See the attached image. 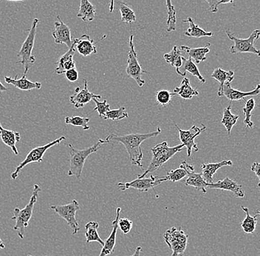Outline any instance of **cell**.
I'll return each instance as SVG.
<instances>
[{
    "label": "cell",
    "instance_id": "cell-1",
    "mask_svg": "<svg viewBox=\"0 0 260 256\" xmlns=\"http://www.w3.org/2000/svg\"><path fill=\"white\" fill-rule=\"evenodd\" d=\"M161 132L160 127H157L155 132L146 133V134H129L126 135L118 136L116 134H110L105 140H102L104 143L107 142H121L124 145L128 154L132 164L137 165L141 169H144L142 165L143 152L141 144L144 141L152 137H157Z\"/></svg>",
    "mask_w": 260,
    "mask_h": 256
},
{
    "label": "cell",
    "instance_id": "cell-36",
    "mask_svg": "<svg viewBox=\"0 0 260 256\" xmlns=\"http://www.w3.org/2000/svg\"><path fill=\"white\" fill-rule=\"evenodd\" d=\"M255 108V100L253 98L247 100L245 101V106L243 108L244 115H245V120H244V124L246 126L247 128L253 127V123L251 121L252 111Z\"/></svg>",
    "mask_w": 260,
    "mask_h": 256
},
{
    "label": "cell",
    "instance_id": "cell-8",
    "mask_svg": "<svg viewBox=\"0 0 260 256\" xmlns=\"http://www.w3.org/2000/svg\"><path fill=\"white\" fill-rule=\"evenodd\" d=\"M229 40L235 42V45L230 48L231 53L232 54L236 53H253V54L259 56V51L255 48V42L259 38V30H255L250 35L248 39H239L235 36L234 33H231L230 30L225 31Z\"/></svg>",
    "mask_w": 260,
    "mask_h": 256
},
{
    "label": "cell",
    "instance_id": "cell-33",
    "mask_svg": "<svg viewBox=\"0 0 260 256\" xmlns=\"http://www.w3.org/2000/svg\"><path fill=\"white\" fill-rule=\"evenodd\" d=\"M187 176V173L185 168L180 165V168L177 169L172 170L167 172V176H158V182L160 184L166 182V181H172V182H177L182 180Z\"/></svg>",
    "mask_w": 260,
    "mask_h": 256
},
{
    "label": "cell",
    "instance_id": "cell-9",
    "mask_svg": "<svg viewBox=\"0 0 260 256\" xmlns=\"http://www.w3.org/2000/svg\"><path fill=\"white\" fill-rule=\"evenodd\" d=\"M50 208L54 210L57 214L59 215L68 223L70 228L72 229L73 235H76L79 233L80 228H79V223L76 220V212L80 209V207H79V204L77 200L73 199L67 205H52Z\"/></svg>",
    "mask_w": 260,
    "mask_h": 256
},
{
    "label": "cell",
    "instance_id": "cell-23",
    "mask_svg": "<svg viewBox=\"0 0 260 256\" xmlns=\"http://www.w3.org/2000/svg\"><path fill=\"white\" fill-rule=\"evenodd\" d=\"M0 137H1L3 143L6 144V145L12 149L16 155H19L16 143L21 140L20 133L4 129L0 123Z\"/></svg>",
    "mask_w": 260,
    "mask_h": 256
},
{
    "label": "cell",
    "instance_id": "cell-27",
    "mask_svg": "<svg viewBox=\"0 0 260 256\" xmlns=\"http://www.w3.org/2000/svg\"><path fill=\"white\" fill-rule=\"evenodd\" d=\"M164 59L167 64L174 66L176 69L177 74H178L179 69L183 64V52L180 49V47L175 46L170 53H166L164 56Z\"/></svg>",
    "mask_w": 260,
    "mask_h": 256
},
{
    "label": "cell",
    "instance_id": "cell-39",
    "mask_svg": "<svg viewBox=\"0 0 260 256\" xmlns=\"http://www.w3.org/2000/svg\"><path fill=\"white\" fill-rule=\"evenodd\" d=\"M128 118L127 112L125 106H121L118 109L110 110L105 116V120H112V121H121L122 119Z\"/></svg>",
    "mask_w": 260,
    "mask_h": 256
},
{
    "label": "cell",
    "instance_id": "cell-18",
    "mask_svg": "<svg viewBox=\"0 0 260 256\" xmlns=\"http://www.w3.org/2000/svg\"><path fill=\"white\" fill-rule=\"evenodd\" d=\"M73 43L74 44L75 49L84 57L97 53L93 40L87 34H83L79 39H74Z\"/></svg>",
    "mask_w": 260,
    "mask_h": 256
},
{
    "label": "cell",
    "instance_id": "cell-45",
    "mask_svg": "<svg viewBox=\"0 0 260 256\" xmlns=\"http://www.w3.org/2000/svg\"><path fill=\"white\" fill-rule=\"evenodd\" d=\"M259 168L260 165L259 163H253L251 165V171L254 172V174L256 175L259 179H260Z\"/></svg>",
    "mask_w": 260,
    "mask_h": 256
},
{
    "label": "cell",
    "instance_id": "cell-47",
    "mask_svg": "<svg viewBox=\"0 0 260 256\" xmlns=\"http://www.w3.org/2000/svg\"><path fill=\"white\" fill-rule=\"evenodd\" d=\"M7 87H5V86L2 84L1 82H0V92H6L7 91Z\"/></svg>",
    "mask_w": 260,
    "mask_h": 256
},
{
    "label": "cell",
    "instance_id": "cell-43",
    "mask_svg": "<svg viewBox=\"0 0 260 256\" xmlns=\"http://www.w3.org/2000/svg\"><path fill=\"white\" fill-rule=\"evenodd\" d=\"M206 3L209 4V9L208 11H211L212 13H217L218 11V6L221 4H229V3H232V0H208Z\"/></svg>",
    "mask_w": 260,
    "mask_h": 256
},
{
    "label": "cell",
    "instance_id": "cell-31",
    "mask_svg": "<svg viewBox=\"0 0 260 256\" xmlns=\"http://www.w3.org/2000/svg\"><path fill=\"white\" fill-rule=\"evenodd\" d=\"M183 23H188L190 25L189 28L184 33L186 36L202 38V37H211L214 35L212 32H206V30L194 24V21L191 17L187 18L186 20H183Z\"/></svg>",
    "mask_w": 260,
    "mask_h": 256
},
{
    "label": "cell",
    "instance_id": "cell-40",
    "mask_svg": "<svg viewBox=\"0 0 260 256\" xmlns=\"http://www.w3.org/2000/svg\"><path fill=\"white\" fill-rule=\"evenodd\" d=\"M174 95H175L173 92H171L168 90H159L155 94L156 101L162 106H167L170 103Z\"/></svg>",
    "mask_w": 260,
    "mask_h": 256
},
{
    "label": "cell",
    "instance_id": "cell-30",
    "mask_svg": "<svg viewBox=\"0 0 260 256\" xmlns=\"http://www.w3.org/2000/svg\"><path fill=\"white\" fill-rule=\"evenodd\" d=\"M96 10L95 6L91 4L88 0H81L80 8L77 17L84 22H92L95 19Z\"/></svg>",
    "mask_w": 260,
    "mask_h": 256
},
{
    "label": "cell",
    "instance_id": "cell-32",
    "mask_svg": "<svg viewBox=\"0 0 260 256\" xmlns=\"http://www.w3.org/2000/svg\"><path fill=\"white\" fill-rule=\"evenodd\" d=\"M99 224L96 222H89L85 225V236L87 243L98 242L103 247L105 241L101 239L98 233Z\"/></svg>",
    "mask_w": 260,
    "mask_h": 256
},
{
    "label": "cell",
    "instance_id": "cell-19",
    "mask_svg": "<svg viewBox=\"0 0 260 256\" xmlns=\"http://www.w3.org/2000/svg\"><path fill=\"white\" fill-rule=\"evenodd\" d=\"M75 53H76V49H75L74 44L73 43V46L57 61V66L55 69V72L56 74H64L67 71L76 68V61L73 59Z\"/></svg>",
    "mask_w": 260,
    "mask_h": 256
},
{
    "label": "cell",
    "instance_id": "cell-46",
    "mask_svg": "<svg viewBox=\"0 0 260 256\" xmlns=\"http://www.w3.org/2000/svg\"><path fill=\"white\" fill-rule=\"evenodd\" d=\"M141 252H142V248L141 247H138L136 248V250H135L134 253L130 256H140V255H141Z\"/></svg>",
    "mask_w": 260,
    "mask_h": 256
},
{
    "label": "cell",
    "instance_id": "cell-21",
    "mask_svg": "<svg viewBox=\"0 0 260 256\" xmlns=\"http://www.w3.org/2000/svg\"><path fill=\"white\" fill-rule=\"evenodd\" d=\"M233 165L231 160H222L217 163H206L201 165L202 168V176L203 179L206 181L208 184H211L213 182V177L214 174L217 173L219 168L224 166H232Z\"/></svg>",
    "mask_w": 260,
    "mask_h": 256
},
{
    "label": "cell",
    "instance_id": "cell-34",
    "mask_svg": "<svg viewBox=\"0 0 260 256\" xmlns=\"http://www.w3.org/2000/svg\"><path fill=\"white\" fill-rule=\"evenodd\" d=\"M239 116H235L232 113V105L229 104L226 108L224 109L223 116H222L221 124L225 126L228 134H230L232 132V128L237 124L238 121Z\"/></svg>",
    "mask_w": 260,
    "mask_h": 256
},
{
    "label": "cell",
    "instance_id": "cell-25",
    "mask_svg": "<svg viewBox=\"0 0 260 256\" xmlns=\"http://www.w3.org/2000/svg\"><path fill=\"white\" fill-rule=\"evenodd\" d=\"M173 93L175 95H179L184 100L191 99L193 97L199 95V92L197 91L196 89L191 87L189 80L187 78L183 79L180 87H175Z\"/></svg>",
    "mask_w": 260,
    "mask_h": 256
},
{
    "label": "cell",
    "instance_id": "cell-44",
    "mask_svg": "<svg viewBox=\"0 0 260 256\" xmlns=\"http://www.w3.org/2000/svg\"><path fill=\"white\" fill-rule=\"evenodd\" d=\"M65 76H66L67 79H68L69 82H75L79 79V71H78L76 68H74V69H70V70L67 71V72H65Z\"/></svg>",
    "mask_w": 260,
    "mask_h": 256
},
{
    "label": "cell",
    "instance_id": "cell-3",
    "mask_svg": "<svg viewBox=\"0 0 260 256\" xmlns=\"http://www.w3.org/2000/svg\"><path fill=\"white\" fill-rule=\"evenodd\" d=\"M103 144L102 139H99L96 143L94 144L92 147L82 149V150L75 149L71 144H69L68 147H69L71 158H70L68 176H75L77 179H80L86 160L89 155L97 152Z\"/></svg>",
    "mask_w": 260,
    "mask_h": 256
},
{
    "label": "cell",
    "instance_id": "cell-35",
    "mask_svg": "<svg viewBox=\"0 0 260 256\" xmlns=\"http://www.w3.org/2000/svg\"><path fill=\"white\" fill-rule=\"evenodd\" d=\"M118 4L119 5V11L121 14V21L125 23H133L136 22V16L134 11L129 7L127 4L124 3L119 2Z\"/></svg>",
    "mask_w": 260,
    "mask_h": 256
},
{
    "label": "cell",
    "instance_id": "cell-29",
    "mask_svg": "<svg viewBox=\"0 0 260 256\" xmlns=\"http://www.w3.org/2000/svg\"><path fill=\"white\" fill-rule=\"evenodd\" d=\"M241 208L246 214V216L240 224L242 229L245 233L253 234V233H254L255 230H256V224H257L258 218L259 216V211L257 210L256 215L254 216H251L250 215L249 209L248 207L241 206Z\"/></svg>",
    "mask_w": 260,
    "mask_h": 256
},
{
    "label": "cell",
    "instance_id": "cell-17",
    "mask_svg": "<svg viewBox=\"0 0 260 256\" xmlns=\"http://www.w3.org/2000/svg\"><path fill=\"white\" fill-rule=\"evenodd\" d=\"M121 207L116 208V217L115 220L112 223V231L110 236H108L107 240L105 241V244L102 247V251L99 256H107L111 255L114 252L115 244H116L117 232L118 229V220L120 218V213H121Z\"/></svg>",
    "mask_w": 260,
    "mask_h": 256
},
{
    "label": "cell",
    "instance_id": "cell-48",
    "mask_svg": "<svg viewBox=\"0 0 260 256\" xmlns=\"http://www.w3.org/2000/svg\"><path fill=\"white\" fill-rule=\"evenodd\" d=\"M6 248V245H5L4 242H3V240L0 239V249H3Z\"/></svg>",
    "mask_w": 260,
    "mask_h": 256
},
{
    "label": "cell",
    "instance_id": "cell-49",
    "mask_svg": "<svg viewBox=\"0 0 260 256\" xmlns=\"http://www.w3.org/2000/svg\"><path fill=\"white\" fill-rule=\"evenodd\" d=\"M27 256H32V255H27Z\"/></svg>",
    "mask_w": 260,
    "mask_h": 256
},
{
    "label": "cell",
    "instance_id": "cell-22",
    "mask_svg": "<svg viewBox=\"0 0 260 256\" xmlns=\"http://www.w3.org/2000/svg\"><path fill=\"white\" fill-rule=\"evenodd\" d=\"M17 77V76H16ZM12 79L9 76L5 77V81L8 84L14 86L16 88L22 91H30V90H40L42 88V84L40 82H32L26 78L25 76H22L20 79Z\"/></svg>",
    "mask_w": 260,
    "mask_h": 256
},
{
    "label": "cell",
    "instance_id": "cell-12",
    "mask_svg": "<svg viewBox=\"0 0 260 256\" xmlns=\"http://www.w3.org/2000/svg\"><path fill=\"white\" fill-rule=\"evenodd\" d=\"M160 185L158 182V176H154L151 175L149 178H136L134 180L129 182H119L118 184L120 190L124 191L129 189H134L136 190L147 192L150 189H154V187Z\"/></svg>",
    "mask_w": 260,
    "mask_h": 256
},
{
    "label": "cell",
    "instance_id": "cell-14",
    "mask_svg": "<svg viewBox=\"0 0 260 256\" xmlns=\"http://www.w3.org/2000/svg\"><path fill=\"white\" fill-rule=\"evenodd\" d=\"M58 21L55 22V30L52 33L55 42L58 45L64 44L68 48L73 46L72 38H71V29L66 24L64 23L59 16H57Z\"/></svg>",
    "mask_w": 260,
    "mask_h": 256
},
{
    "label": "cell",
    "instance_id": "cell-26",
    "mask_svg": "<svg viewBox=\"0 0 260 256\" xmlns=\"http://www.w3.org/2000/svg\"><path fill=\"white\" fill-rule=\"evenodd\" d=\"M186 72H189L194 77L198 78L203 84L206 83V79L203 77L202 75L200 72L196 64H194V61L190 58H188V59L183 58V64L179 69L178 75L182 76V77H185L186 76Z\"/></svg>",
    "mask_w": 260,
    "mask_h": 256
},
{
    "label": "cell",
    "instance_id": "cell-10",
    "mask_svg": "<svg viewBox=\"0 0 260 256\" xmlns=\"http://www.w3.org/2000/svg\"><path fill=\"white\" fill-rule=\"evenodd\" d=\"M133 39L134 36L133 34H131L129 37V51L128 54L127 67H126V72L129 77L136 81L139 87H142L145 84V81L143 80L142 76L144 74H147V72L142 69L141 64L138 62Z\"/></svg>",
    "mask_w": 260,
    "mask_h": 256
},
{
    "label": "cell",
    "instance_id": "cell-7",
    "mask_svg": "<svg viewBox=\"0 0 260 256\" xmlns=\"http://www.w3.org/2000/svg\"><path fill=\"white\" fill-rule=\"evenodd\" d=\"M66 140V137H65V136H61L59 138L56 139V140L49 142V143L46 144V145L32 149V150L27 154V156H26L23 161L19 163V165L16 167L15 171L11 174V179H14V180L17 179L20 171L23 169L24 167L27 166V165L34 163H41V162H42L43 157L45 156V153H46L47 151H48L49 149L52 148V147L61 143L63 140Z\"/></svg>",
    "mask_w": 260,
    "mask_h": 256
},
{
    "label": "cell",
    "instance_id": "cell-28",
    "mask_svg": "<svg viewBox=\"0 0 260 256\" xmlns=\"http://www.w3.org/2000/svg\"><path fill=\"white\" fill-rule=\"evenodd\" d=\"M234 76H235V72L232 70L225 71L221 68H217L214 69V72L211 74V77L216 79L219 83V90L217 92L219 97H222L223 86L226 83H231L234 80Z\"/></svg>",
    "mask_w": 260,
    "mask_h": 256
},
{
    "label": "cell",
    "instance_id": "cell-16",
    "mask_svg": "<svg viewBox=\"0 0 260 256\" xmlns=\"http://www.w3.org/2000/svg\"><path fill=\"white\" fill-rule=\"evenodd\" d=\"M207 189L231 191L235 194L236 197L239 198H243L245 197V191L243 190V186L229 177H225L222 180L217 182L208 184Z\"/></svg>",
    "mask_w": 260,
    "mask_h": 256
},
{
    "label": "cell",
    "instance_id": "cell-41",
    "mask_svg": "<svg viewBox=\"0 0 260 256\" xmlns=\"http://www.w3.org/2000/svg\"><path fill=\"white\" fill-rule=\"evenodd\" d=\"M92 100L95 102V105H96V106L94 108L93 110L94 111L98 112L100 118H104L105 115L107 114L109 111H110V104L107 103V100H104L103 102H100L99 100L96 99V98H95V99Z\"/></svg>",
    "mask_w": 260,
    "mask_h": 256
},
{
    "label": "cell",
    "instance_id": "cell-2",
    "mask_svg": "<svg viewBox=\"0 0 260 256\" xmlns=\"http://www.w3.org/2000/svg\"><path fill=\"white\" fill-rule=\"evenodd\" d=\"M184 147L183 144L170 147L166 141L161 143L157 144L154 148L152 149V158L147 169L142 174L138 175V177L144 178L149 173L157 171L158 168L168 162L172 157L175 156L178 152H181Z\"/></svg>",
    "mask_w": 260,
    "mask_h": 256
},
{
    "label": "cell",
    "instance_id": "cell-5",
    "mask_svg": "<svg viewBox=\"0 0 260 256\" xmlns=\"http://www.w3.org/2000/svg\"><path fill=\"white\" fill-rule=\"evenodd\" d=\"M40 24V19H36L32 21V26L28 31V35L24 40L22 48L18 53L17 56L20 58V61H17L16 64H20L23 66V76L27 74L29 69L32 67L36 61L35 56L32 55V49H34V42H35L36 35L37 33V27Z\"/></svg>",
    "mask_w": 260,
    "mask_h": 256
},
{
    "label": "cell",
    "instance_id": "cell-20",
    "mask_svg": "<svg viewBox=\"0 0 260 256\" xmlns=\"http://www.w3.org/2000/svg\"><path fill=\"white\" fill-rule=\"evenodd\" d=\"M260 92V86L256 85V88L251 92H241L240 90H235L232 88L231 83L228 82L223 86L222 88V97H226L228 99L233 101V100H240L244 99L245 97L255 96L259 95Z\"/></svg>",
    "mask_w": 260,
    "mask_h": 256
},
{
    "label": "cell",
    "instance_id": "cell-42",
    "mask_svg": "<svg viewBox=\"0 0 260 256\" xmlns=\"http://www.w3.org/2000/svg\"><path fill=\"white\" fill-rule=\"evenodd\" d=\"M133 222L129 220V218H119V220H118V228L124 234H128L129 233L132 228H133Z\"/></svg>",
    "mask_w": 260,
    "mask_h": 256
},
{
    "label": "cell",
    "instance_id": "cell-4",
    "mask_svg": "<svg viewBox=\"0 0 260 256\" xmlns=\"http://www.w3.org/2000/svg\"><path fill=\"white\" fill-rule=\"evenodd\" d=\"M41 191L40 186L36 184L34 186V191L28 203L22 209L16 207L14 210V216L11 218L12 220H16V224L14 227V231L17 232L18 236L20 239H23L26 228L28 227L29 222L31 218L34 205L38 199L39 194Z\"/></svg>",
    "mask_w": 260,
    "mask_h": 256
},
{
    "label": "cell",
    "instance_id": "cell-38",
    "mask_svg": "<svg viewBox=\"0 0 260 256\" xmlns=\"http://www.w3.org/2000/svg\"><path fill=\"white\" fill-rule=\"evenodd\" d=\"M167 7L168 10V19H167V32L175 31L176 30V11H175V7L172 5V2L167 1Z\"/></svg>",
    "mask_w": 260,
    "mask_h": 256
},
{
    "label": "cell",
    "instance_id": "cell-6",
    "mask_svg": "<svg viewBox=\"0 0 260 256\" xmlns=\"http://www.w3.org/2000/svg\"><path fill=\"white\" fill-rule=\"evenodd\" d=\"M164 240L172 249V256H183L188 244V235L181 228L173 227L167 230L164 235Z\"/></svg>",
    "mask_w": 260,
    "mask_h": 256
},
{
    "label": "cell",
    "instance_id": "cell-37",
    "mask_svg": "<svg viewBox=\"0 0 260 256\" xmlns=\"http://www.w3.org/2000/svg\"><path fill=\"white\" fill-rule=\"evenodd\" d=\"M65 124L72 125V126H79L81 127L83 130H89V118H83L80 116L66 117L64 119Z\"/></svg>",
    "mask_w": 260,
    "mask_h": 256
},
{
    "label": "cell",
    "instance_id": "cell-11",
    "mask_svg": "<svg viewBox=\"0 0 260 256\" xmlns=\"http://www.w3.org/2000/svg\"><path fill=\"white\" fill-rule=\"evenodd\" d=\"M175 126L178 130L180 140L181 141L182 144L186 147L187 156L191 157L192 150H194L195 152H198L199 151V149L195 142V139L201 133L206 130V126L203 125L202 128H199L197 126H193L187 131L182 130L178 127V125L175 124Z\"/></svg>",
    "mask_w": 260,
    "mask_h": 256
},
{
    "label": "cell",
    "instance_id": "cell-15",
    "mask_svg": "<svg viewBox=\"0 0 260 256\" xmlns=\"http://www.w3.org/2000/svg\"><path fill=\"white\" fill-rule=\"evenodd\" d=\"M83 82H84V89L70 97V101L76 108H84L86 104L95 98L98 100L102 98L101 95H95L89 91L87 80L84 79Z\"/></svg>",
    "mask_w": 260,
    "mask_h": 256
},
{
    "label": "cell",
    "instance_id": "cell-24",
    "mask_svg": "<svg viewBox=\"0 0 260 256\" xmlns=\"http://www.w3.org/2000/svg\"><path fill=\"white\" fill-rule=\"evenodd\" d=\"M210 44L208 43L206 46L203 48H190L189 47L183 46L180 47L182 51L185 52L188 56V58H191L192 61H194L197 64L203 62L206 60V55L210 52L209 49Z\"/></svg>",
    "mask_w": 260,
    "mask_h": 256
},
{
    "label": "cell",
    "instance_id": "cell-13",
    "mask_svg": "<svg viewBox=\"0 0 260 256\" xmlns=\"http://www.w3.org/2000/svg\"><path fill=\"white\" fill-rule=\"evenodd\" d=\"M181 165L186 170L187 176H188L186 180V186H191L197 190L202 191L206 194L207 191L206 189H207L208 183L203 179L201 173L195 172L194 166L188 164L186 161L182 162Z\"/></svg>",
    "mask_w": 260,
    "mask_h": 256
}]
</instances>
